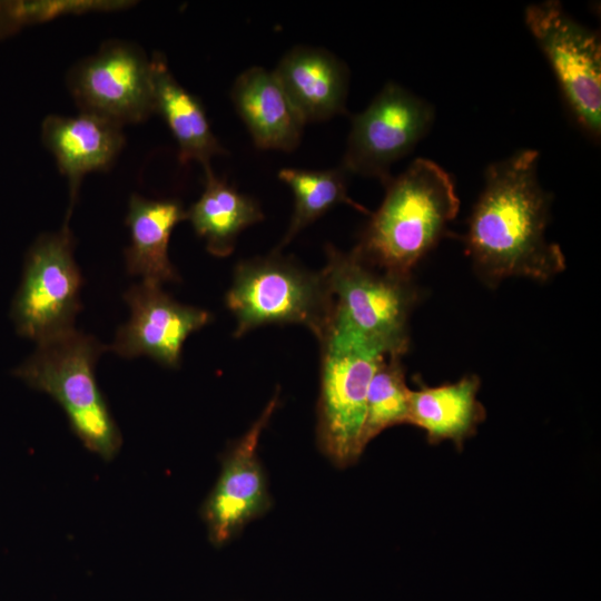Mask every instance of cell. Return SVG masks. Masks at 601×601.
I'll return each mask as SVG.
<instances>
[{"label": "cell", "mask_w": 601, "mask_h": 601, "mask_svg": "<svg viewBox=\"0 0 601 601\" xmlns=\"http://www.w3.org/2000/svg\"><path fill=\"white\" fill-rule=\"evenodd\" d=\"M538 164L536 150L522 149L484 171L464 242L486 282L508 277L545 282L565 269L561 247L545 238L551 194L539 181Z\"/></svg>", "instance_id": "1"}, {"label": "cell", "mask_w": 601, "mask_h": 601, "mask_svg": "<svg viewBox=\"0 0 601 601\" xmlns=\"http://www.w3.org/2000/svg\"><path fill=\"white\" fill-rule=\"evenodd\" d=\"M384 186V199L355 248L372 266L411 277L459 213L455 184L440 165L417 158Z\"/></svg>", "instance_id": "2"}, {"label": "cell", "mask_w": 601, "mask_h": 601, "mask_svg": "<svg viewBox=\"0 0 601 601\" xmlns=\"http://www.w3.org/2000/svg\"><path fill=\"white\" fill-rule=\"evenodd\" d=\"M109 347L76 329L38 343L13 375L45 392L63 408L73 433L106 461L114 459L121 435L97 385L95 365Z\"/></svg>", "instance_id": "3"}, {"label": "cell", "mask_w": 601, "mask_h": 601, "mask_svg": "<svg viewBox=\"0 0 601 601\" xmlns=\"http://www.w3.org/2000/svg\"><path fill=\"white\" fill-rule=\"evenodd\" d=\"M326 254L322 272L334 300L328 328L362 339L386 356H402L408 348V317L417 302L411 277L372 266L356 248L343 253L329 245Z\"/></svg>", "instance_id": "4"}, {"label": "cell", "mask_w": 601, "mask_h": 601, "mask_svg": "<svg viewBox=\"0 0 601 601\" xmlns=\"http://www.w3.org/2000/svg\"><path fill=\"white\" fill-rule=\"evenodd\" d=\"M225 300L237 321L236 337L274 323L304 325L321 341L334 309L323 272L311 273L277 253L240 262Z\"/></svg>", "instance_id": "5"}, {"label": "cell", "mask_w": 601, "mask_h": 601, "mask_svg": "<svg viewBox=\"0 0 601 601\" xmlns=\"http://www.w3.org/2000/svg\"><path fill=\"white\" fill-rule=\"evenodd\" d=\"M318 440L337 465L363 453L361 434L371 380L386 355L371 344L327 329L322 339Z\"/></svg>", "instance_id": "6"}, {"label": "cell", "mask_w": 601, "mask_h": 601, "mask_svg": "<svg viewBox=\"0 0 601 601\" xmlns=\"http://www.w3.org/2000/svg\"><path fill=\"white\" fill-rule=\"evenodd\" d=\"M525 24L548 60L563 101L580 129L601 132V43L555 0L526 7Z\"/></svg>", "instance_id": "7"}, {"label": "cell", "mask_w": 601, "mask_h": 601, "mask_svg": "<svg viewBox=\"0 0 601 601\" xmlns=\"http://www.w3.org/2000/svg\"><path fill=\"white\" fill-rule=\"evenodd\" d=\"M68 221L40 235L26 254L20 287L11 305L17 333L38 343L75 329L83 284L73 258Z\"/></svg>", "instance_id": "8"}, {"label": "cell", "mask_w": 601, "mask_h": 601, "mask_svg": "<svg viewBox=\"0 0 601 601\" xmlns=\"http://www.w3.org/2000/svg\"><path fill=\"white\" fill-rule=\"evenodd\" d=\"M433 106L395 82H387L372 102L353 116L341 167L347 174L377 178L410 154L434 122Z\"/></svg>", "instance_id": "9"}, {"label": "cell", "mask_w": 601, "mask_h": 601, "mask_svg": "<svg viewBox=\"0 0 601 601\" xmlns=\"http://www.w3.org/2000/svg\"><path fill=\"white\" fill-rule=\"evenodd\" d=\"M67 87L80 111L122 127L154 114L151 60L134 42L105 41L68 71Z\"/></svg>", "instance_id": "10"}, {"label": "cell", "mask_w": 601, "mask_h": 601, "mask_svg": "<svg viewBox=\"0 0 601 601\" xmlns=\"http://www.w3.org/2000/svg\"><path fill=\"white\" fill-rule=\"evenodd\" d=\"M124 298L130 318L118 328L109 348L126 358L146 355L164 366L178 367L187 337L210 321L208 312L176 302L159 285L142 282Z\"/></svg>", "instance_id": "11"}, {"label": "cell", "mask_w": 601, "mask_h": 601, "mask_svg": "<svg viewBox=\"0 0 601 601\" xmlns=\"http://www.w3.org/2000/svg\"><path fill=\"white\" fill-rule=\"evenodd\" d=\"M277 406V394L248 432L227 454L221 474L204 506L210 539L223 544L268 505L265 477L257 457L262 431Z\"/></svg>", "instance_id": "12"}, {"label": "cell", "mask_w": 601, "mask_h": 601, "mask_svg": "<svg viewBox=\"0 0 601 601\" xmlns=\"http://www.w3.org/2000/svg\"><path fill=\"white\" fill-rule=\"evenodd\" d=\"M122 126L95 114L48 115L41 124V140L67 178L70 194L69 221L81 181L92 171L108 170L121 152L126 138Z\"/></svg>", "instance_id": "13"}, {"label": "cell", "mask_w": 601, "mask_h": 601, "mask_svg": "<svg viewBox=\"0 0 601 601\" xmlns=\"http://www.w3.org/2000/svg\"><path fill=\"white\" fill-rule=\"evenodd\" d=\"M273 72L304 124L324 121L345 111L348 69L328 50L294 47Z\"/></svg>", "instance_id": "14"}, {"label": "cell", "mask_w": 601, "mask_h": 601, "mask_svg": "<svg viewBox=\"0 0 601 601\" xmlns=\"http://www.w3.org/2000/svg\"><path fill=\"white\" fill-rule=\"evenodd\" d=\"M230 98L258 148L292 151L298 146L305 124L273 71L258 66L244 70Z\"/></svg>", "instance_id": "15"}, {"label": "cell", "mask_w": 601, "mask_h": 601, "mask_svg": "<svg viewBox=\"0 0 601 601\" xmlns=\"http://www.w3.org/2000/svg\"><path fill=\"white\" fill-rule=\"evenodd\" d=\"M150 60L154 114L171 131L180 164L197 161L204 169L210 167L213 157L227 151L214 135L201 101L177 81L164 53L155 51Z\"/></svg>", "instance_id": "16"}, {"label": "cell", "mask_w": 601, "mask_h": 601, "mask_svg": "<svg viewBox=\"0 0 601 601\" xmlns=\"http://www.w3.org/2000/svg\"><path fill=\"white\" fill-rule=\"evenodd\" d=\"M185 219L187 211L177 199H147L132 194L126 216L130 230V245L125 250L128 273L159 286L178 282V273L169 260L168 245L174 228Z\"/></svg>", "instance_id": "17"}, {"label": "cell", "mask_w": 601, "mask_h": 601, "mask_svg": "<svg viewBox=\"0 0 601 601\" xmlns=\"http://www.w3.org/2000/svg\"><path fill=\"white\" fill-rule=\"evenodd\" d=\"M479 388L480 378L471 374L455 383L410 391L407 424L425 431L430 444L449 440L461 449L486 417L476 398Z\"/></svg>", "instance_id": "18"}, {"label": "cell", "mask_w": 601, "mask_h": 601, "mask_svg": "<svg viewBox=\"0 0 601 601\" xmlns=\"http://www.w3.org/2000/svg\"><path fill=\"white\" fill-rule=\"evenodd\" d=\"M205 170V189L187 211L195 233L206 242L207 250L226 257L234 250L238 235L264 219L257 201L218 178L211 167Z\"/></svg>", "instance_id": "19"}, {"label": "cell", "mask_w": 601, "mask_h": 601, "mask_svg": "<svg viewBox=\"0 0 601 601\" xmlns=\"http://www.w3.org/2000/svg\"><path fill=\"white\" fill-rule=\"evenodd\" d=\"M347 173L342 168L306 170L283 168L279 179L294 194V213L290 224L277 249L285 247L302 229L338 204H346L356 210L370 211L355 203L347 194Z\"/></svg>", "instance_id": "20"}, {"label": "cell", "mask_w": 601, "mask_h": 601, "mask_svg": "<svg viewBox=\"0 0 601 601\" xmlns=\"http://www.w3.org/2000/svg\"><path fill=\"white\" fill-rule=\"evenodd\" d=\"M410 391L401 356H386L377 366L367 391L361 434L363 451L384 430L407 424Z\"/></svg>", "instance_id": "21"}, {"label": "cell", "mask_w": 601, "mask_h": 601, "mask_svg": "<svg viewBox=\"0 0 601 601\" xmlns=\"http://www.w3.org/2000/svg\"><path fill=\"white\" fill-rule=\"evenodd\" d=\"M134 0H0V39L66 16L121 11Z\"/></svg>", "instance_id": "22"}]
</instances>
